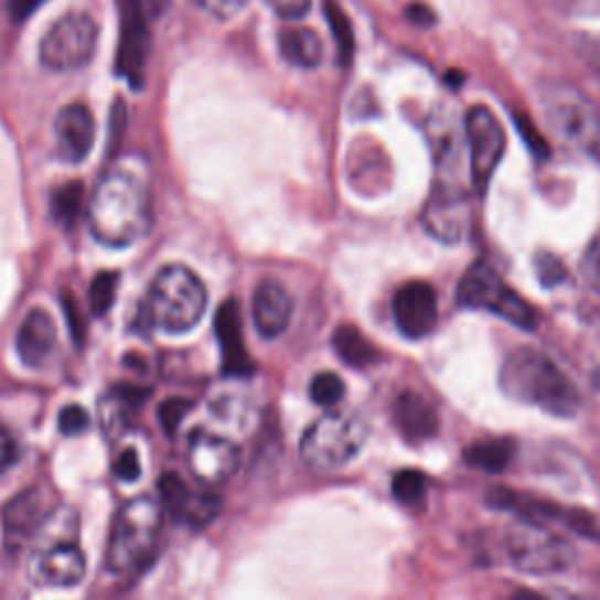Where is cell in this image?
Masks as SVG:
<instances>
[{"mask_svg": "<svg viewBox=\"0 0 600 600\" xmlns=\"http://www.w3.org/2000/svg\"><path fill=\"white\" fill-rule=\"evenodd\" d=\"M89 231L108 247H129L141 239L153 223L148 181L129 162L113 164L99 179L89 197Z\"/></svg>", "mask_w": 600, "mask_h": 600, "instance_id": "cell-1", "label": "cell"}, {"mask_svg": "<svg viewBox=\"0 0 600 600\" xmlns=\"http://www.w3.org/2000/svg\"><path fill=\"white\" fill-rule=\"evenodd\" d=\"M504 554L518 572L535 577L566 572L577 558L572 542L554 525L523 516L506 528Z\"/></svg>", "mask_w": 600, "mask_h": 600, "instance_id": "cell-6", "label": "cell"}, {"mask_svg": "<svg viewBox=\"0 0 600 600\" xmlns=\"http://www.w3.org/2000/svg\"><path fill=\"white\" fill-rule=\"evenodd\" d=\"M427 231L443 239V242H458L467 233L469 225V206L462 193L456 188H437L435 195H431L425 216H422Z\"/></svg>", "mask_w": 600, "mask_h": 600, "instance_id": "cell-20", "label": "cell"}, {"mask_svg": "<svg viewBox=\"0 0 600 600\" xmlns=\"http://www.w3.org/2000/svg\"><path fill=\"white\" fill-rule=\"evenodd\" d=\"M392 493L401 504L420 506L427 500L429 481L418 469H404V472L392 479Z\"/></svg>", "mask_w": 600, "mask_h": 600, "instance_id": "cell-28", "label": "cell"}, {"mask_svg": "<svg viewBox=\"0 0 600 600\" xmlns=\"http://www.w3.org/2000/svg\"><path fill=\"white\" fill-rule=\"evenodd\" d=\"M118 281H120V275L113 272V270H106V272H99L97 277L92 279V287H89V308H92V314H106L113 306V300H116V291H118Z\"/></svg>", "mask_w": 600, "mask_h": 600, "instance_id": "cell-29", "label": "cell"}, {"mask_svg": "<svg viewBox=\"0 0 600 600\" xmlns=\"http://www.w3.org/2000/svg\"><path fill=\"white\" fill-rule=\"evenodd\" d=\"M394 420L410 443L427 441L439 431L437 410L416 392L399 394L397 404H394Z\"/></svg>", "mask_w": 600, "mask_h": 600, "instance_id": "cell-22", "label": "cell"}, {"mask_svg": "<svg viewBox=\"0 0 600 600\" xmlns=\"http://www.w3.org/2000/svg\"><path fill=\"white\" fill-rule=\"evenodd\" d=\"M50 212L52 218L62 225V228H73L75 221L87 212L85 206V185L81 181H71L64 183L62 188H56L52 202H50Z\"/></svg>", "mask_w": 600, "mask_h": 600, "instance_id": "cell-26", "label": "cell"}, {"mask_svg": "<svg viewBox=\"0 0 600 600\" xmlns=\"http://www.w3.org/2000/svg\"><path fill=\"white\" fill-rule=\"evenodd\" d=\"M500 387L506 397L535 406L556 418H572L581 406L575 383L547 354L533 347H518L504 360Z\"/></svg>", "mask_w": 600, "mask_h": 600, "instance_id": "cell-2", "label": "cell"}, {"mask_svg": "<svg viewBox=\"0 0 600 600\" xmlns=\"http://www.w3.org/2000/svg\"><path fill=\"white\" fill-rule=\"evenodd\" d=\"M45 0H8L10 14L17 19V22H24L38 8H41Z\"/></svg>", "mask_w": 600, "mask_h": 600, "instance_id": "cell-38", "label": "cell"}, {"mask_svg": "<svg viewBox=\"0 0 600 600\" xmlns=\"http://www.w3.org/2000/svg\"><path fill=\"white\" fill-rule=\"evenodd\" d=\"M279 52L291 66L314 68L324 60V43L308 26H287L279 31Z\"/></svg>", "mask_w": 600, "mask_h": 600, "instance_id": "cell-23", "label": "cell"}, {"mask_svg": "<svg viewBox=\"0 0 600 600\" xmlns=\"http://www.w3.org/2000/svg\"><path fill=\"white\" fill-rule=\"evenodd\" d=\"M510 600H544V598L531 589H518L516 593H512Z\"/></svg>", "mask_w": 600, "mask_h": 600, "instance_id": "cell-41", "label": "cell"}, {"mask_svg": "<svg viewBox=\"0 0 600 600\" xmlns=\"http://www.w3.org/2000/svg\"><path fill=\"white\" fill-rule=\"evenodd\" d=\"M544 106L560 137L600 158V118L591 101L562 85L544 94Z\"/></svg>", "mask_w": 600, "mask_h": 600, "instance_id": "cell-10", "label": "cell"}, {"mask_svg": "<svg viewBox=\"0 0 600 600\" xmlns=\"http://www.w3.org/2000/svg\"><path fill=\"white\" fill-rule=\"evenodd\" d=\"M164 506L153 497H135L120 506L113 521L106 566L110 572L127 575L141 570L156 556L162 535Z\"/></svg>", "mask_w": 600, "mask_h": 600, "instance_id": "cell-5", "label": "cell"}, {"mask_svg": "<svg viewBox=\"0 0 600 600\" xmlns=\"http://www.w3.org/2000/svg\"><path fill=\"white\" fill-rule=\"evenodd\" d=\"M537 275L544 287H556L560 285L562 279H566V266L551 256V254H539L537 256Z\"/></svg>", "mask_w": 600, "mask_h": 600, "instance_id": "cell-34", "label": "cell"}, {"mask_svg": "<svg viewBox=\"0 0 600 600\" xmlns=\"http://www.w3.org/2000/svg\"><path fill=\"white\" fill-rule=\"evenodd\" d=\"M78 518L71 510H54L31 542L29 575L41 587H78L87 572V558L75 542Z\"/></svg>", "mask_w": 600, "mask_h": 600, "instance_id": "cell-3", "label": "cell"}, {"mask_svg": "<svg viewBox=\"0 0 600 600\" xmlns=\"http://www.w3.org/2000/svg\"><path fill=\"white\" fill-rule=\"evenodd\" d=\"M64 308H66V317H68V322H71L73 335L78 338V341H81L83 322H81V319H78V308H75V303H73V298H71V296H66V298H64Z\"/></svg>", "mask_w": 600, "mask_h": 600, "instance_id": "cell-39", "label": "cell"}, {"mask_svg": "<svg viewBox=\"0 0 600 600\" xmlns=\"http://www.w3.org/2000/svg\"><path fill=\"white\" fill-rule=\"evenodd\" d=\"M324 10H326L329 26L333 31V41L338 45V56H341V64L350 66L352 54H354V31H352L350 19L341 10V6L335 3V0H326Z\"/></svg>", "mask_w": 600, "mask_h": 600, "instance_id": "cell-27", "label": "cell"}, {"mask_svg": "<svg viewBox=\"0 0 600 600\" xmlns=\"http://www.w3.org/2000/svg\"><path fill=\"white\" fill-rule=\"evenodd\" d=\"M158 493L164 510L181 523H185L188 528L202 531L221 514V497L214 491H210V488L191 491L185 481L174 472L160 476Z\"/></svg>", "mask_w": 600, "mask_h": 600, "instance_id": "cell-15", "label": "cell"}, {"mask_svg": "<svg viewBox=\"0 0 600 600\" xmlns=\"http://www.w3.org/2000/svg\"><path fill=\"white\" fill-rule=\"evenodd\" d=\"M579 268H581V277H585L587 285L600 296V231L589 242L585 256H581Z\"/></svg>", "mask_w": 600, "mask_h": 600, "instance_id": "cell-31", "label": "cell"}, {"mask_svg": "<svg viewBox=\"0 0 600 600\" xmlns=\"http://www.w3.org/2000/svg\"><path fill=\"white\" fill-rule=\"evenodd\" d=\"M188 467L204 488H218L239 467V448L235 441L212 431H195L188 443Z\"/></svg>", "mask_w": 600, "mask_h": 600, "instance_id": "cell-13", "label": "cell"}, {"mask_svg": "<svg viewBox=\"0 0 600 600\" xmlns=\"http://www.w3.org/2000/svg\"><path fill=\"white\" fill-rule=\"evenodd\" d=\"M408 17L413 19V22H418V24H429V22H435V17H431V12L422 6H410L408 8Z\"/></svg>", "mask_w": 600, "mask_h": 600, "instance_id": "cell-40", "label": "cell"}, {"mask_svg": "<svg viewBox=\"0 0 600 600\" xmlns=\"http://www.w3.org/2000/svg\"><path fill=\"white\" fill-rule=\"evenodd\" d=\"M197 3L218 19H231L235 17L244 6L249 3V0H197Z\"/></svg>", "mask_w": 600, "mask_h": 600, "instance_id": "cell-37", "label": "cell"}, {"mask_svg": "<svg viewBox=\"0 0 600 600\" xmlns=\"http://www.w3.org/2000/svg\"><path fill=\"white\" fill-rule=\"evenodd\" d=\"M113 474L125 483H131L141 476V462L135 450H122V453L113 460Z\"/></svg>", "mask_w": 600, "mask_h": 600, "instance_id": "cell-35", "label": "cell"}, {"mask_svg": "<svg viewBox=\"0 0 600 600\" xmlns=\"http://www.w3.org/2000/svg\"><path fill=\"white\" fill-rule=\"evenodd\" d=\"M331 343L335 354L341 356V362L352 368H366L381 360L378 347H375L368 338L352 324L338 326Z\"/></svg>", "mask_w": 600, "mask_h": 600, "instance_id": "cell-24", "label": "cell"}, {"mask_svg": "<svg viewBox=\"0 0 600 600\" xmlns=\"http://www.w3.org/2000/svg\"><path fill=\"white\" fill-rule=\"evenodd\" d=\"M366 435V425L356 416L326 413L300 439V460L314 472H335L360 456Z\"/></svg>", "mask_w": 600, "mask_h": 600, "instance_id": "cell-7", "label": "cell"}, {"mask_svg": "<svg viewBox=\"0 0 600 600\" xmlns=\"http://www.w3.org/2000/svg\"><path fill=\"white\" fill-rule=\"evenodd\" d=\"M50 514L52 512L47 510V497L38 488H29V491L14 495L8 502L3 514L8 549L19 551L26 544H31Z\"/></svg>", "mask_w": 600, "mask_h": 600, "instance_id": "cell-16", "label": "cell"}, {"mask_svg": "<svg viewBox=\"0 0 600 600\" xmlns=\"http://www.w3.org/2000/svg\"><path fill=\"white\" fill-rule=\"evenodd\" d=\"M54 347L56 326L52 322V317L41 308L31 310L17 333V352L22 356V362L29 368H41L47 364Z\"/></svg>", "mask_w": 600, "mask_h": 600, "instance_id": "cell-21", "label": "cell"}, {"mask_svg": "<svg viewBox=\"0 0 600 600\" xmlns=\"http://www.w3.org/2000/svg\"><path fill=\"white\" fill-rule=\"evenodd\" d=\"M464 131L469 141V160H472V179L476 193L483 195L506 150L504 129L491 108L472 106L464 118Z\"/></svg>", "mask_w": 600, "mask_h": 600, "instance_id": "cell-11", "label": "cell"}, {"mask_svg": "<svg viewBox=\"0 0 600 600\" xmlns=\"http://www.w3.org/2000/svg\"><path fill=\"white\" fill-rule=\"evenodd\" d=\"M516 456L512 439H481L464 450V460L483 472H502Z\"/></svg>", "mask_w": 600, "mask_h": 600, "instance_id": "cell-25", "label": "cell"}, {"mask_svg": "<svg viewBox=\"0 0 600 600\" xmlns=\"http://www.w3.org/2000/svg\"><path fill=\"white\" fill-rule=\"evenodd\" d=\"M99 43V26L89 14L71 12L56 19L41 43V62L45 68L66 73L92 62Z\"/></svg>", "mask_w": 600, "mask_h": 600, "instance_id": "cell-9", "label": "cell"}, {"mask_svg": "<svg viewBox=\"0 0 600 600\" xmlns=\"http://www.w3.org/2000/svg\"><path fill=\"white\" fill-rule=\"evenodd\" d=\"M310 397L317 406L333 408L345 397V383L335 373H319L310 385Z\"/></svg>", "mask_w": 600, "mask_h": 600, "instance_id": "cell-30", "label": "cell"}, {"mask_svg": "<svg viewBox=\"0 0 600 600\" xmlns=\"http://www.w3.org/2000/svg\"><path fill=\"white\" fill-rule=\"evenodd\" d=\"M458 303L469 310L493 312L518 329L533 331L537 326V312L521 298L506 281L495 272V268L479 260L462 275L458 287Z\"/></svg>", "mask_w": 600, "mask_h": 600, "instance_id": "cell-8", "label": "cell"}, {"mask_svg": "<svg viewBox=\"0 0 600 600\" xmlns=\"http://www.w3.org/2000/svg\"><path fill=\"white\" fill-rule=\"evenodd\" d=\"M54 135L62 160L73 164L83 162L92 153L94 139H97V125H94L92 110L85 104H71L62 108L54 120Z\"/></svg>", "mask_w": 600, "mask_h": 600, "instance_id": "cell-17", "label": "cell"}, {"mask_svg": "<svg viewBox=\"0 0 600 600\" xmlns=\"http://www.w3.org/2000/svg\"><path fill=\"white\" fill-rule=\"evenodd\" d=\"M188 410H191V401L188 399H167L160 410H158V420L162 425V429L167 435H176V429L181 427L183 418L188 416Z\"/></svg>", "mask_w": 600, "mask_h": 600, "instance_id": "cell-32", "label": "cell"}, {"mask_svg": "<svg viewBox=\"0 0 600 600\" xmlns=\"http://www.w3.org/2000/svg\"><path fill=\"white\" fill-rule=\"evenodd\" d=\"M202 279L185 266H164L150 281L143 314L150 326L164 333L191 331L206 310Z\"/></svg>", "mask_w": 600, "mask_h": 600, "instance_id": "cell-4", "label": "cell"}, {"mask_svg": "<svg viewBox=\"0 0 600 600\" xmlns=\"http://www.w3.org/2000/svg\"><path fill=\"white\" fill-rule=\"evenodd\" d=\"M216 338L221 345L223 356V371L228 375H251L254 362L244 345V331H242V314L235 300H225L218 308L214 319Z\"/></svg>", "mask_w": 600, "mask_h": 600, "instance_id": "cell-19", "label": "cell"}, {"mask_svg": "<svg viewBox=\"0 0 600 600\" xmlns=\"http://www.w3.org/2000/svg\"><path fill=\"white\" fill-rule=\"evenodd\" d=\"M120 47H118V73L131 87H143L146 62L150 52L148 12L143 0H122L120 3Z\"/></svg>", "mask_w": 600, "mask_h": 600, "instance_id": "cell-12", "label": "cell"}, {"mask_svg": "<svg viewBox=\"0 0 600 600\" xmlns=\"http://www.w3.org/2000/svg\"><path fill=\"white\" fill-rule=\"evenodd\" d=\"M392 314L401 335L410 341L429 335L439 322V298L435 287L422 279L406 281L392 298Z\"/></svg>", "mask_w": 600, "mask_h": 600, "instance_id": "cell-14", "label": "cell"}, {"mask_svg": "<svg viewBox=\"0 0 600 600\" xmlns=\"http://www.w3.org/2000/svg\"><path fill=\"white\" fill-rule=\"evenodd\" d=\"M266 3L281 19H300V17L308 14L312 0H266Z\"/></svg>", "mask_w": 600, "mask_h": 600, "instance_id": "cell-36", "label": "cell"}, {"mask_svg": "<svg viewBox=\"0 0 600 600\" xmlns=\"http://www.w3.org/2000/svg\"><path fill=\"white\" fill-rule=\"evenodd\" d=\"M293 303L289 291L275 279H262L251 296V319L262 338H279L291 324Z\"/></svg>", "mask_w": 600, "mask_h": 600, "instance_id": "cell-18", "label": "cell"}, {"mask_svg": "<svg viewBox=\"0 0 600 600\" xmlns=\"http://www.w3.org/2000/svg\"><path fill=\"white\" fill-rule=\"evenodd\" d=\"M89 425V416L87 410L78 404H71L66 408H62L60 413V431L66 437H75V435H83V431L87 429Z\"/></svg>", "mask_w": 600, "mask_h": 600, "instance_id": "cell-33", "label": "cell"}]
</instances>
